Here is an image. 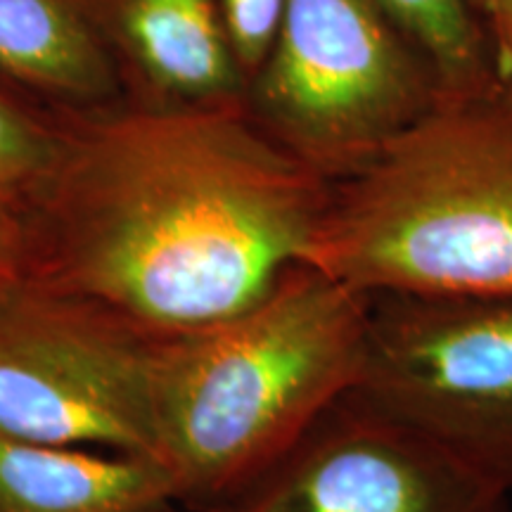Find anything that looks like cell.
<instances>
[{"label":"cell","mask_w":512,"mask_h":512,"mask_svg":"<svg viewBox=\"0 0 512 512\" xmlns=\"http://www.w3.org/2000/svg\"><path fill=\"white\" fill-rule=\"evenodd\" d=\"M24 209V280L152 337L238 316L302 264L332 181L261 131L245 102L124 100L62 112Z\"/></svg>","instance_id":"cell-1"},{"label":"cell","mask_w":512,"mask_h":512,"mask_svg":"<svg viewBox=\"0 0 512 512\" xmlns=\"http://www.w3.org/2000/svg\"><path fill=\"white\" fill-rule=\"evenodd\" d=\"M370 294L311 264L238 316L157 337V460L181 498L226 503L356 387Z\"/></svg>","instance_id":"cell-2"},{"label":"cell","mask_w":512,"mask_h":512,"mask_svg":"<svg viewBox=\"0 0 512 512\" xmlns=\"http://www.w3.org/2000/svg\"><path fill=\"white\" fill-rule=\"evenodd\" d=\"M304 264L366 294H512V110L446 100L330 188Z\"/></svg>","instance_id":"cell-3"},{"label":"cell","mask_w":512,"mask_h":512,"mask_svg":"<svg viewBox=\"0 0 512 512\" xmlns=\"http://www.w3.org/2000/svg\"><path fill=\"white\" fill-rule=\"evenodd\" d=\"M441 102L430 60L377 0H287L245 91L261 131L332 183Z\"/></svg>","instance_id":"cell-4"},{"label":"cell","mask_w":512,"mask_h":512,"mask_svg":"<svg viewBox=\"0 0 512 512\" xmlns=\"http://www.w3.org/2000/svg\"><path fill=\"white\" fill-rule=\"evenodd\" d=\"M157 337L27 280L0 294V437L157 460Z\"/></svg>","instance_id":"cell-5"},{"label":"cell","mask_w":512,"mask_h":512,"mask_svg":"<svg viewBox=\"0 0 512 512\" xmlns=\"http://www.w3.org/2000/svg\"><path fill=\"white\" fill-rule=\"evenodd\" d=\"M351 392L512 477V294H370Z\"/></svg>","instance_id":"cell-6"},{"label":"cell","mask_w":512,"mask_h":512,"mask_svg":"<svg viewBox=\"0 0 512 512\" xmlns=\"http://www.w3.org/2000/svg\"><path fill=\"white\" fill-rule=\"evenodd\" d=\"M214 512H512V477L349 392Z\"/></svg>","instance_id":"cell-7"},{"label":"cell","mask_w":512,"mask_h":512,"mask_svg":"<svg viewBox=\"0 0 512 512\" xmlns=\"http://www.w3.org/2000/svg\"><path fill=\"white\" fill-rule=\"evenodd\" d=\"M126 100L157 107L245 102L219 0H88Z\"/></svg>","instance_id":"cell-8"},{"label":"cell","mask_w":512,"mask_h":512,"mask_svg":"<svg viewBox=\"0 0 512 512\" xmlns=\"http://www.w3.org/2000/svg\"><path fill=\"white\" fill-rule=\"evenodd\" d=\"M0 81L57 112L126 100L88 0H0Z\"/></svg>","instance_id":"cell-9"},{"label":"cell","mask_w":512,"mask_h":512,"mask_svg":"<svg viewBox=\"0 0 512 512\" xmlns=\"http://www.w3.org/2000/svg\"><path fill=\"white\" fill-rule=\"evenodd\" d=\"M174 498L150 458L0 437V512H159Z\"/></svg>","instance_id":"cell-10"},{"label":"cell","mask_w":512,"mask_h":512,"mask_svg":"<svg viewBox=\"0 0 512 512\" xmlns=\"http://www.w3.org/2000/svg\"><path fill=\"white\" fill-rule=\"evenodd\" d=\"M437 72L446 100L496 98L489 43L465 0H377Z\"/></svg>","instance_id":"cell-11"},{"label":"cell","mask_w":512,"mask_h":512,"mask_svg":"<svg viewBox=\"0 0 512 512\" xmlns=\"http://www.w3.org/2000/svg\"><path fill=\"white\" fill-rule=\"evenodd\" d=\"M62 112L0 81V202L27 209L62 143Z\"/></svg>","instance_id":"cell-12"},{"label":"cell","mask_w":512,"mask_h":512,"mask_svg":"<svg viewBox=\"0 0 512 512\" xmlns=\"http://www.w3.org/2000/svg\"><path fill=\"white\" fill-rule=\"evenodd\" d=\"M287 0H219L226 34L245 86L271 53ZM247 91V88H245Z\"/></svg>","instance_id":"cell-13"},{"label":"cell","mask_w":512,"mask_h":512,"mask_svg":"<svg viewBox=\"0 0 512 512\" xmlns=\"http://www.w3.org/2000/svg\"><path fill=\"white\" fill-rule=\"evenodd\" d=\"M489 43L496 98L512 110V0H465Z\"/></svg>","instance_id":"cell-14"},{"label":"cell","mask_w":512,"mask_h":512,"mask_svg":"<svg viewBox=\"0 0 512 512\" xmlns=\"http://www.w3.org/2000/svg\"><path fill=\"white\" fill-rule=\"evenodd\" d=\"M27 268V219L24 211L0 202V294L24 280Z\"/></svg>","instance_id":"cell-15"}]
</instances>
